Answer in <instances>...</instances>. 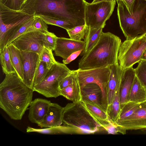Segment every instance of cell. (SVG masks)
Here are the masks:
<instances>
[{
    "mask_svg": "<svg viewBox=\"0 0 146 146\" xmlns=\"http://www.w3.org/2000/svg\"><path fill=\"white\" fill-rule=\"evenodd\" d=\"M85 0H27L20 10L69 21L74 27L85 24Z\"/></svg>",
    "mask_w": 146,
    "mask_h": 146,
    "instance_id": "6da1fadb",
    "label": "cell"
},
{
    "mask_svg": "<svg viewBox=\"0 0 146 146\" xmlns=\"http://www.w3.org/2000/svg\"><path fill=\"white\" fill-rule=\"evenodd\" d=\"M34 91L16 72L6 74L0 84V107L11 119L20 120L32 101Z\"/></svg>",
    "mask_w": 146,
    "mask_h": 146,
    "instance_id": "7a4b0ae2",
    "label": "cell"
},
{
    "mask_svg": "<svg viewBox=\"0 0 146 146\" xmlns=\"http://www.w3.org/2000/svg\"><path fill=\"white\" fill-rule=\"evenodd\" d=\"M121 43L116 35L110 32H103L96 45L80 60L78 69L88 70L118 64V54Z\"/></svg>",
    "mask_w": 146,
    "mask_h": 146,
    "instance_id": "3957f363",
    "label": "cell"
},
{
    "mask_svg": "<svg viewBox=\"0 0 146 146\" xmlns=\"http://www.w3.org/2000/svg\"><path fill=\"white\" fill-rule=\"evenodd\" d=\"M120 28L126 40L146 33V0H135L130 13L121 0H116Z\"/></svg>",
    "mask_w": 146,
    "mask_h": 146,
    "instance_id": "277c9868",
    "label": "cell"
},
{
    "mask_svg": "<svg viewBox=\"0 0 146 146\" xmlns=\"http://www.w3.org/2000/svg\"><path fill=\"white\" fill-rule=\"evenodd\" d=\"M62 120L65 125L80 129L87 134L95 133L101 127L81 101L68 103L64 107Z\"/></svg>",
    "mask_w": 146,
    "mask_h": 146,
    "instance_id": "5b68a950",
    "label": "cell"
},
{
    "mask_svg": "<svg viewBox=\"0 0 146 146\" xmlns=\"http://www.w3.org/2000/svg\"><path fill=\"white\" fill-rule=\"evenodd\" d=\"M71 71L65 64L57 62L49 69L43 80L33 86L34 91L47 98H56L61 96L60 82Z\"/></svg>",
    "mask_w": 146,
    "mask_h": 146,
    "instance_id": "8992f818",
    "label": "cell"
},
{
    "mask_svg": "<svg viewBox=\"0 0 146 146\" xmlns=\"http://www.w3.org/2000/svg\"><path fill=\"white\" fill-rule=\"evenodd\" d=\"M146 48V33L121 43L118 56L121 69L124 70L139 62Z\"/></svg>",
    "mask_w": 146,
    "mask_h": 146,
    "instance_id": "52a82bcc",
    "label": "cell"
},
{
    "mask_svg": "<svg viewBox=\"0 0 146 146\" xmlns=\"http://www.w3.org/2000/svg\"><path fill=\"white\" fill-rule=\"evenodd\" d=\"M115 4V0L94 3L86 2L85 11V24L90 29H103L106 21L112 15Z\"/></svg>",
    "mask_w": 146,
    "mask_h": 146,
    "instance_id": "ba28073f",
    "label": "cell"
},
{
    "mask_svg": "<svg viewBox=\"0 0 146 146\" xmlns=\"http://www.w3.org/2000/svg\"><path fill=\"white\" fill-rule=\"evenodd\" d=\"M76 70L80 88L89 83L98 85L102 91L105 102L108 107L107 93L110 72V66L86 70L78 69Z\"/></svg>",
    "mask_w": 146,
    "mask_h": 146,
    "instance_id": "9c48e42d",
    "label": "cell"
},
{
    "mask_svg": "<svg viewBox=\"0 0 146 146\" xmlns=\"http://www.w3.org/2000/svg\"><path fill=\"white\" fill-rule=\"evenodd\" d=\"M0 30L5 34L12 28L25 22L34 17L21 10H15L9 9L0 3Z\"/></svg>",
    "mask_w": 146,
    "mask_h": 146,
    "instance_id": "30bf717a",
    "label": "cell"
},
{
    "mask_svg": "<svg viewBox=\"0 0 146 146\" xmlns=\"http://www.w3.org/2000/svg\"><path fill=\"white\" fill-rule=\"evenodd\" d=\"M44 33L39 31L24 33L12 43L21 51L33 52L40 54L44 47L42 41Z\"/></svg>",
    "mask_w": 146,
    "mask_h": 146,
    "instance_id": "8fae6325",
    "label": "cell"
},
{
    "mask_svg": "<svg viewBox=\"0 0 146 146\" xmlns=\"http://www.w3.org/2000/svg\"><path fill=\"white\" fill-rule=\"evenodd\" d=\"M21 53L23 72V82L28 87L33 89L34 78L40 61V55L33 52L21 51Z\"/></svg>",
    "mask_w": 146,
    "mask_h": 146,
    "instance_id": "7c38bea8",
    "label": "cell"
},
{
    "mask_svg": "<svg viewBox=\"0 0 146 146\" xmlns=\"http://www.w3.org/2000/svg\"><path fill=\"white\" fill-rule=\"evenodd\" d=\"M80 88L82 101L93 104L106 112L108 106L105 102L102 91L98 85L89 83Z\"/></svg>",
    "mask_w": 146,
    "mask_h": 146,
    "instance_id": "4fadbf2b",
    "label": "cell"
},
{
    "mask_svg": "<svg viewBox=\"0 0 146 146\" xmlns=\"http://www.w3.org/2000/svg\"><path fill=\"white\" fill-rule=\"evenodd\" d=\"M85 44L84 41L58 37L54 50L55 55L65 60L75 52L80 50L84 51Z\"/></svg>",
    "mask_w": 146,
    "mask_h": 146,
    "instance_id": "5bb4252c",
    "label": "cell"
},
{
    "mask_svg": "<svg viewBox=\"0 0 146 146\" xmlns=\"http://www.w3.org/2000/svg\"><path fill=\"white\" fill-rule=\"evenodd\" d=\"M126 130L146 129V108L140 106L129 116L115 123Z\"/></svg>",
    "mask_w": 146,
    "mask_h": 146,
    "instance_id": "9a60e30c",
    "label": "cell"
},
{
    "mask_svg": "<svg viewBox=\"0 0 146 146\" xmlns=\"http://www.w3.org/2000/svg\"><path fill=\"white\" fill-rule=\"evenodd\" d=\"M51 103L50 101L40 98L32 101L29 108V120L37 124L41 122L47 113Z\"/></svg>",
    "mask_w": 146,
    "mask_h": 146,
    "instance_id": "2e32d148",
    "label": "cell"
},
{
    "mask_svg": "<svg viewBox=\"0 0 146 146\" xmlns=\"http://www.w3.org/2000/svg\"><path fill=\"white\" fill-rule=\"evenodd\" d=\"M135 75V69L133 67L123 70L119 92L121 109L129 102V94Z\"/></svg>",
    "mask_w": 146,
    "mask_h": 146,
    "instance_id": "e0dca14e",
    "label": "cell"
},
{
    "mask_svg": "<svg viewBox=\"0 0 146 146\" xmlns=\"http://www.w3.org/2000/svg\"><path fill=\"white\" fill-rule=\"evenodd\" d=\"M63 108L58 104L51 103L47 113L38 125L44 128L61 125Z\"/></svg>",
    "mask_w": 146,
    "mask_h": 146,
    "instance_id": "ac0fdd59",
    "label": "cell"
},
{
    "mask_svg": "<svg viewBox=\"0 0 146 146\" xmlns=\"http://www.w3.org/2000/svg\"><path fill=\"white\" fill-rule=\"evenodd\" d=\"M110 72L107 93L108 106L111 103L116 91L120 88L123 70H122L119 64L109 66Z\"/></svg>",
    "mask_w": 146,
    "mask_h": 146,
    "instance_id": "d6986e66",
    "label": "cell"
},
{
    "mask_svg": "<svg viewBox=\"0 0 146 146\" xmlns=\"http://www.w3.org/2000/svg\"><path fill=\"white\" fill-rule=\"evenodd\" d=\"M26 131L27 133L33 132L50 135L87 134L86 132L80 129L67 125L43 129H37L28 126L26 129Z\"/></svg>",
    "mask_w": 146,
    "mask_h": 146,
    "instance_id": "ffe728a7",
    "label": "cell"
},
{
    "mask_svg": "<svg viewBox=\"0 0 146 146\" xmlns=\"http://www.w3.org/2000/svg\"><path fill=\"white\" fill-rule=\"evenodd\" d=\"M73 76V82L66 87L60 90V95L72 102L81 101V88L77 77L76 70H72Z\"/></svg>",
    "mask_w": 146,
    "mask_h": 146,
    "instance_id": "44dd1931",
    "label": "cell"
},
{
    "mask_svg": "<svg viewBox=\"0 0 146 146\" xmlns=\"http://www.w3.org/2000/svg\"><path fill=\"white\" fill-rule=\"evenodd\" d=\"M12 65L18 76L23 81V72L21 51L12 43L7 46Z\"/></svg>",
    "mask_w": 146,
    "mask_h": 146,
    "instance_id": "7402d4cb",
    "label": "cell"
},
{
    "mask_svg": "<svg viewBox=\"0 0 146 146\" xmlns=\"http://www.w3.org/2000/svg\"><path fill=\"white\" fill-rule=\"evenodd\" d=\"M82 101L90 114L102 127L103 128L111 122L104 111L90 103Z\"/></svg>",
    "mask_w": 146,
    "mask_h": 146,
    "instance_id": "603a6c76",
    "label": "cell"
},
{
    "mask_svg": "<svg viewBox=\"0 0 146 146\" xmlns=\"http://www.w3.org/2000/svg\"><path fill=\"white\" fill-rule=\"evenodd\" d=\"M146 100V90L135 75L129 95V101L140 103Z\"/></svg>",
    "mask_w": 146,
    "mask_h": 146,
    "instance_id": "cb8c5ba5",
    "label": "cell"
},
{
    "mask_svg": "<svg viewBox=\"0 0 146 146\" xmlns=\"http://www.w3.org/2000/svg\"><path fill=\"white\" fill-rule=\"evenodd\" d=\"M119 90L120 88L116 91L111 103L108 107L106 112L110 120L114 123L117 121L121 110L119 100Z\"/></svg>",
    "mask_w": 146,
    "mask_h": 146,
    "instance_id": "d4e9b609",
    "label": "cell"
},
{
    "mask_svg": "<svg viewBox=\"0 0 146 146\" xmlns=\"http://www.w3.org/2000/svg\"><path fill=\"white\" fill-rule=\"evenodd\" d=\"M102 29H90L89 27L84 40L86 44L84 54L88 52L97 43L103 32Z\"/></svg>",
    "mask_w": 146,
    "mask_h": 146,
    "instance_id": "484cf974",
    "label": "cell"
},
{
    "mask_svg": "<svg viewBox=\"0 0 146 146\" xmlns=\"http://www.w3.org/2000/svg\"><path fill=\"white\" fill-rule=\"evenodd\" d=\"M0 53L1 64L3 72L5 75L16 72L11 63L7 46L0 51Z\"/></svg>",
    "mask_w": 146,
    "mask_h": 146,
    "instance_id": "4316f807",
    "label": "cell"
},
{
    "mask_svg": "<svg viewBox=\"0 0 146 146\" xmlns=\"http://www.w3.org/2000/svg\"><path fill=\"white\" fill-rule=\"evenodd\" d=\"M89 28V27L85 24L66 31L70 38L80 41L83 39L85 40Z\"/></svg>",
    "mask_w": 146,
    "mask_h": 146,
    "instance_id": "83f0119b",
    "label": "cell"
},
{
    "mask_svg": "<svg viewBox=\"0 0 146 146\" xmlns=\"http://www.w3.org/2000/svg\"><path fill=\"white\" fill-rule=\"evenodd\" d=\"M40 18L47 24L59 27L66 30L75 27L70 22L42 15H35Z\"/></svg>",
    "mask_w": 146,
    "mask_h": 146,
    "instance_id": "f1b7e54d",
    "label": "cell"
},
{
    "mask_svg": "<svg viewBox=\"0 0 146 146\" xmlns=\"http://www.w3.org/2000/svg\"><path fill=\"white\" fill-rule=\"evenodd\" d=\"M47 25L40 18L35 16L33 21L24 33L32 31L48 32Z\"/></svg>",
    "mask_w": 146,
    "mask_h": 146,
    "instance_id": "f546056e",
    "label": "cell"
},
{
    "mask_svg": "<svg viewBox=\"0 0 146 146\" xmlns=\"http://www.w3.org/2000/svg\"><path fill=\"white\" fill-rule=\"evenodd\" d=\"M140 104L131 101L128 102L121 109L117 120L126 118L132 115L139 107Z\"/></svg>",
    "mask_w": 146,
    "mask_h": 146,
    "instance_id": "4dcf8cb0",
    "label": "cell"
},
{
    "mask_svg": "<svg viewBox=\"0 0 146 146\" xmlns=\"http://www.w3.org/2000/svg\"><path fill=\"white\" fill-rule=\"evenodd\" d=\"M52 51V50L44 46L40 54V61L45 62L49 69L57 62L54 57Z\"/></svg>",
    "mask_w": 146,
    "mask_h": 146,
    "instance_id": "1f68e13d",
    "label": "cell"
},
{
    "mask_svg": "<svg viewBox=\"0 0 146 146\" xmlns=\"http://www.w3.org/2000/svg\"><path fill=\"white\" fill-rule=\"evenodd\" d=\"M57 37L53 33L49 31L44 33L42 38L44 46L54 51Z\"/></svg>",
    "mask_w": 146,
    "mask_h": 146,
    "instance_id": "d6a6232c",
    "label": "cell"
},
{
    "mask_svg": "<svg viewBox=\"0 0 146 146\" xmlns=\"http://www.w3.org/2000/svg\"><path fill=\"white\" fill-rule=\"evenodd\" d=\"M49 70L46 63L40 61L34 78L33 86L39 84L43 80Z\"/></svg>",
    "mask_w": 146,
    "mask_h": 146,
    "instance_id": "836d02e7",
    "label": "cell"
},
{
    "mask_svg": "<svg viewBox=\"0 0 146 146\" xmlns=\"http://www.w3.org/2000/svg\"><path fill=\"white\" fill-rule=\"evenodd\" d=\"M135 69L136 76L141 83L146 86V60H141Z\"/></svg>",
    "mask_w": 146,
    "mask_h": 146,
    "instance_id": "e575fe53",
    "label": "cell"
},
{
    "mask_svg": "<svg viewBox=\"0 0 146 146\" xmlns=\"http://www.w3.org/2000/svg\"><path fill=\"white\" fill-rule=\"evenodd\" d=\"M27 0H0V3L15 10H19Z\"/></svg>",
    "mask_w": 146,
    "mask_h": 146,
    "instance_id": "d590c367",
    "label": "cell"
},
{
    "mask_svg": "<svg viewBox=\"0 0 146 146\" xmlns=\"http://www.w3.org/2000/svg\"><path fill=\"white\" fill-rule=\"evenodd\" d=\"M103 128L109 134H117L120 133L124 135L126 133V130L125 128L112 122Z\"/></svg>",
    "mask_w": 146,
    "mask_h": 146,
    "instance_id": "8d00e7d4",
    "label": "cell"
},
{
    "mask_svg": "<svg viewBox=\"0 0 146 146\" xmlns=\"http://www.w3.org/2000/svg\"><path fill=\"white\" fill-rule=\"evenodd\" d=\"M84 51L83 50H80L70 54L66 59L63 60L62 62L64 64H68L76 59L79 55L83 56Z\"/></svg>",
    "mask_w": 146,
    "mask_h": 146,
    "instance_id": "74e56055",
    "label": "cell"
},
{
    "mask_svg": "<svg viewBox=\"0 0 146 146\" xmlns=\"http://www.w3.org/2000/svg\"><path fill=\"white\" fill-rule=\"evenodd\" d=\"M73 81V76L72 70L71 73L65 77L60 82V87L62 89L71 84Z\"/></svg>",
    "mask_w": 146,
    "mask_h": 146,
    "instance_id": "f35d334b",
    "label": "cell"
},
{
    "mask_svg": "<svg viewBox=\"0 0 146 146\" xmlns=\"http://www.w3.org/2000/svg\"><path fill=\"white\" fill-rule=\"evenodd\" d=\"M125 5L129 12L131 13L132 12L133 3L135 0H121Z\"/></svg>",
    "mask_w": 146,
    "mask_h": 146,
    "instance_id": "ab89813d",
    "label": "cell"
},
{
    "mask_svg": "<svg viewBox=\"0 0 146 146\" xmlns=\"http://www.w3.org/2000/svg\"><path fill=\"white\" fill-rule=\"evenodd\" d=\"M141 60H146V48L141 57Z\"/></svg>",
    "mask_w": 146,
    "mask_h": 146,
    "instance_id": "60d3db41",
    "label": "cell"
},
{
    "mask_svg": "<svg viewBox=\"0 0 146 146\" xmlns=\"http://www.w3.org/2000/svg\"><path fill=\"white\" fill-rule=\"evenodd\" d=\"M115 0H94L92 3H94L96 2H99L103 1H112Z\"/></svg>",
    "mask_w": 146,
    "mask_h": 146,
    "instance_id": "b9f144b4",
    "label": "cell"
},
{
    "mask_svg": "<svg viewBox=\"0 0 146 146\" xmlns=\"http://www.w3.org/2000/svg\"><path fill=\"white\" fill-rule=\"evenodd\" d=\"M140 106L144 108H146V100L141 103L140 104Z\"/></svg>",
    "mask_w": 146,
    "mask_h": 146,
    "instance_id": "7bdbcfd3",
    "label": "cell"
},
{
    "mask_svg": "<svg viewBox=\"0 0 146 146\" xmlns=\"http://www.w3.org/2000/svg\"><path fill=\"white\" fill-rule=\"evenodd\" d=\"M145 89H146V86H145Z\"/></svg>",
    "mask_w": 146,
    "mask_h": 146,
    "instance_id": "ee69618b",
    "label": "cell"
}]
</instances>
